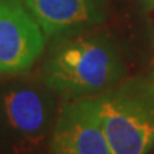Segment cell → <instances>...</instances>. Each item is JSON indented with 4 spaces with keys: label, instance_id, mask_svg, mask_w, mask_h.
<instances>
[{
    "label": "cell",
    "instance_id": "obj_4",
    "mask_svg": "<svg viewBox=\"0 0 154 154\" xmlns=\"http://www.w3.org/2000/svg\"><path fill=\"white\" fill-rule=\"evenodd\" d=\"M46 38L23 0H0V74L27 72L43 54Z\"/></svg>",
    "mask_w": 154,
    "mask_h": 154
},
{
    "label": "cell",
    "instance_id": "obj_7",
    "mask_svg": "<svg viewBox=\"0 0 154 154\" xmlns=\"http://www.w3.org/2000/svg\"><path fill=\"white\" fill-rule=\"evenodd\" d=\"M50 154H54V153H51V151H50Z\"/></svg>",
    "mask_w": 154,
    "mask_h": 154
},
{
    "label": "cell",
    "instance_id": "obj_6",
    "mask_svg": "<svg viewBox=\"0 0 154 154\" xmlns=\"http://www.w3.org/2000/svg\"><path fill=\"white\" fill-rule=\"evenodd\" d=\"M47 38L86 32L106 17V0H23Z\"/></svg>",
    "mask_w": 154,
    "mask_h": 154
},
{
    "label": "cell",
    "instance_id": "obj_5",
    "mask_svg": "<svg viewBox=\"0 0 154 154\" xmlns=\"http://www.w3.org/2000/svg\"><path fill=\"white\" fill-rule=\"evenodd\" d=\"M54 154H111L94 97L66 100L50 134Z\"/></svg>",
    "mask_w": 154,
    "mask_h": 154
},
{
    "label": "cell",
    "instance_id": "obj_2",
    "mask_svg": "<svg viewBox=\"0 0 154 154\" xmlns=\"http://www.w3.org/2000/svg\"><path fill=\"white\" fill-rule=\"evenodd\" d=\"M111 154H149L154 149V86L130 80L94 97Z\"/></svg>",
    "mask_w": 154,
    "mask_h": 154
},
{
    "label": "cell",
    "instance_id": "obj_3",
    "mask_svg": "<svg viewBox=\"0 0 154 154\" xmlns=\"http://www.w3.org/2000/svg\"><path fill=\"white\" fill-rule=\"evenodd\" d=\"M53 91L43 84L16 83L0 91V133L16 154L37 150L51 134L57 109Z\"/></svg>",
    "mask_w": 154,
    "mask_h": 154
},
{
    "label": "cell",
    "instance_id": "obj_1",
    "mask_svg": "<svg viewBox=\"0 0 154 154\" xmlns=\"http://www.w3.org/2000/svg\"><path fill=\"white\" fill-rule=\"evenodd\" d=\"M124 74L120 53L110 38L84 32L59 37L42 69V82L64 100L96 97Z\"/></svg>",
    "mask_w": 154,
    "mask_h": 154
}]
</instances>
